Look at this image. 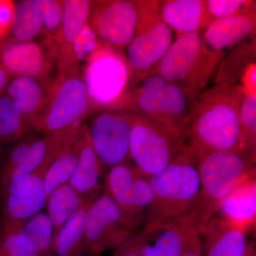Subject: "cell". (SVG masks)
Listing matches in <instances>:
<instances>
[{"mask_svg":"<svg viewBox=\"0 0 256 256\" xmlns=\"http://www.w3.org/2000/svg\"><path fill=\"white\" fill-rule=\"evenodd\" d=\"M244 92L242 84H217L198 96L188 134L195 160L217 152L242 151L239 114Z\"/></svg>","mask_w":256,"mask_h":256,"instance_id":"obj_1","label":"cell"},{"mask_svg":"<svg viewBox=\"0 0 256 256\" xmlns=\"http://www.w3.org/2000/svg\"><path fill=\"white\" fill-rule=\"evenodd\" d=\"M150 182L153 198L142 232L150 233L188 222L200 188L196 160L188 148L166 169L150 176Z\"/></svg>","mask_w":256,"mask_h":256,"instance_id":"obj_2","label":"cell"},{"mask_svg":"<svg viewBox=\"0 0 256 256\" xmlns=\"http://www.w3.org/2000/svg\"><path fill=\"white\" fill-rule=\"evenodd\" d=\"M255 162L242 151L217 152L197 158L200 188L188 222L201 233L226 197L255 175Z\"/></svg>","mask_w":256,"mask_h":256,"instance_id":"obj_3","label":"cell"},{"mask_svg":"<svg viewBox=\"0 0 256 256\" xmlns=\"http://www.w3.org/2000/svg\"><path fill=\"white\" fill-rule=\"evenodd\" d=\"M224 55L207 50L202 32L186 34L173 41L148 74H156L200 94Z\"/></svg>","mask_w":256,"mask_h":256,"instance_id":"obj_4","label":"cell"},{"mask_svg":"<svg viewBox=\"0 0 256 256\" xmlns=\"http://www.w3.org/2000/svg\"><path fill=\"white\" fill-rule=\"evenodd\" d=\"M136 2L137 26L126 56L130 70V90L164 56L174 38V32L162 18L159 1L136 0Z\"/></svg>","mask_w":256,"mask_h":256,"instance_id":"obj_5","label":"cell"},{"mask_svg":"<svg viewBox=\"0 0 256 256\" xmlns=\"http://www.w3.org/2000/svg\"><path fill=\"white\" fill-rule=\"evenodd\" d=\"M47 88L46 105L36 130L48 134L78 130L94 112L80 69L58 73Z\"/></svg>","mask_w":256,"mask_h":256,"instance_id":"obj_6","label":"cell"},{"mask_svg":"<svg viewBox=\"0 0 256 256\" xmlns=\"http://www.w3.org/2000/svg\"><path fill=\"white\" fill-rule=\"evenodd\" d=\"M82 76L94 111L117 110L130 90L126 56L100 43L88 56Z\"/></svg>","mask_w":256,"mask_h":256,"instance_id":"obj_7","label":"cell"},{"mask_svg":"<svg viewBox=\"0 0 256 256\" xmlns=\"http://www.w3.org/2000/svg\"><path fill=\"white\" fill-rule=\"evenodd\" d=\"M188 150L186 140L141 114L131 112L130 161L146 176L161 172Z\"/></svg>","mask_w":256,"mask_h":256,"instance_id":"obj_8","label":"cell"},{"mask_svg":"<svg viewBox=\"0 0 256 256\" xmlns=\"http://www.w3.org/2000/svg\"><path fill=\"white\" fill-rule=\"evenodd\" d=\"M44 178L30 174L18 176L0 190V236L18 234L25 224L46 206Z\"/></svg>","mask_w":256,"mask_h":256,"instance_id":"obj_9","label":"cell"},{"mask_svg":"<svg viewBox=\"0 0 256 256\" xmlns=\"http://www.w3.org/2000/svg\"><path fill=\"white\" fill-rule=\"evenodd\" d=\"M106 192L122 212L128 226L134 232L144 224L153 198L150 178L131 162L111 168L105 176Z\"/></svg>","mask_w":256,"mask_h":256,"instance_id":"obj_10","label":"cell"},{"mask_svg":"<svg viewBox=\"0 0 256 256\" xmlns=\"http://www.w3.org/2000/svg\"><path fill=\"white\" fill-rule=\"evenodd\" d=\"M89 138L104 175L114 166L130 161L131 112L96 111L87 124Z\"/></svg>","mask_w":256,"mask_h":256,"instance_id":"obj_11","label":"cell"},{"mask_svg":"<svg viewBox=\"0 0 256 256\" xmlns=\"http://www.w3.org/2000/svg\"><path fill=\"white\" fill-rule=\"evenodd\" d=\"M134 234L118 206L106 192L89 205L86 216L87 256H98L116 249Z\"/></svg>","mask_w":256,"mask_h":256,"instance_id":"obj_12","label":"cell"},{"mask_svg":"<svg viewBox=\"0 0 256 256\" xmlns=\"http://www.w3.org/2000/svg\"><path fill=\"white\" fill-rule=\"evenodd\" d=\"M138 22L136 0L92 1L88 25L99 43L122 52L132 41Z\"/></svg>","mask_w":256,"mask_h":256,"instance_id":"obj_13","label":"cell"},{"mask_svg":"<svg viewBox=\"0 0 256 256\" xmlns=\"http://www.w3.org/2000/svg\"><path fill=\"white\" fill-rule=\"evenodd\" d=\"M54 64V52L45 40L20 42L10 36L0 44V66L11 78L30 77L48 85Z\"/></svg>","mask_w":256,"mask_h":256,"instance_id":"obj_14","label":"cell"},{"mask_svg":"<svg viewBox=\"0 0 256 256\" xmlns=\"http://www.w3.org/2000/svg\"><path fill=\"white\" fill-rule=\"evenodd\" d=\"M92 3L89 0L64 1V16L60 30L52 40L45 38L54 50L58 73L80 69L76 46L88 24Z\"/></svg>","mask_w":256,"mask_h":256,"instance_id":"obj_15","label":"cell"},{"mask_svg":"<svg viewBox=\"0 0 256 256\" xmlns=\"http://www.w3.org/2000/svg\"><path fill=\"white\" fill-rule=\"evenodd\" d=\"M256 5L229 18L216 20L202 32V40L207 50L223 54L255 34Z\"/></svg>","mask_w":256,"mask_h":256,"instance_id":"obj_16","label":"cell"},{"mask_svg":"<svg viewBox=\"0 0 256 256\" xmlns=\"http://www.w3.org/2000/svg\"><path fill=\"white\" fill-rule=\"evenodd\" d=\"M138 234L142 256H183L201 238L198 229L188 222L150 233Z\"/></svg>","mask_w":256,"mask_h":256,"instance_id":"obj_17","label":"cell"},{"mask_svg":"<svg viewBox=\"0 0 256 256\" xmlns=\"http://www.w3.org/2000/svg\"><path fill=\"white\" fill-rule=\"evenodd\" d=\"M79 146L78 163L69 184L86 202L92 203L101 194L104 178L100 161L90 143L86 124H82L77 134Z\"/></svg>","mask_w":256,"mask_h":256,"instance_id":"obj_18","label":"cell"},{"mask_svg":"<svg viewBox=\"0 0 256 256\" xmlns=\"http://www.w3.org/2000/svg\"><path fill=\"white\" fill-rule=\"evenodd\" d=\"M78 129L48 133L38 138L32 144L23 162L13 172L6 184L18 176L30 174H38L44 178L47 170L56 158L74 142Z\"/></svg>","mask_w":256,"mask_h":256,"instance_id":"obj_19","label":"cell"},{"mask_svg":"<svg viewBox=\"0 0 256 256\" xmlns=\"http://www.w3.org/2000/svg\"><path fill=\"white\" fill-rule=\"evenodd\" d=\"M246 230L220 217L214 216L202 230V254L205 256H246Z\"/></svg>","mask_w":256,"mask_h":256,"instance_id":"obj_20","label":"cell"},{"mask_svg":"<svg viewBox=\"0 0 256 256\" xmlns=\"http://www.w3.org/2000/svg\"><path fill=\"white\" fill-rule=\"evenodd\" d=\"M159 10L162 18L176 38L206 28L205 0H161Z\"/></svg>","mask_w":256,"mask_h":256,"instance_id":"obj_21","label":"cell"},{"mask_svg":"<svg viewBox=\"0 0 256 256\" xmlns=\"http://www.w3.org/2000/svg\"><path fill=\"white\" fill-rule=\"evenodd\" d=\"M5 94L16 102L35 129L46 107L47 85L30 77H16L10 80Z\"/></svg>","mask_w":256,"mask_h":256,"instance_id":"obj_22","label":"cell"},{"mask_svg":"<svg viewBox=\"0 0 256 256\" xmlns=\"http://www.w3.org/2000/svg\"><path fill=\"white\" fill-rule=\"evenodd\" d=\"M256 188L255 175L242 182L224 200L218 210L220 218L245 230L252 225L256 218Z\"/></svg>","mask_w":256,"mask_h":256,"instance_id":"obj_23","label":"cell"},{"mask_svg":"<svg viewBox=\"0 0 256 256\" xmlns=\"http://www.w3.org/2000/svg\"><path fill=\"white\" fill-rule=\"evenodd\" d=\"M90 204H86L60 229L54 238V256H87L86 216Z\"/></svg>","mask_w":256,"mask_h":256,"instance_id":"obj_24","label":"cell"},{"mask_svg":"<svg viewBox=\"0 0 256 256\" xmlns=\"http://www.w3.org/2000/svg\"><path fill=\"white\" fill-rule=\"evenodd\" d=\"M88 203L68 183L50 194L47 198L46 214L53 226L54 238L62 226Z\"/></svg>","mask_w":256,"mask_h":256,"instance_id":"obj_25","label":"cell"},{"mask_svg":"<svg viewBox=\"0 0 256 256\" xmlns=\"http://www.w3.org/2000/svg\"><path fill=\"white\" fill-rule=\"evenodd\" d=\"M256 66V40L242 45L220 64L216 84H240L250 69Z\"/></svg>","mask_w":256,"mask_h":256,"instance_id":"obj_26","label":"cell"},{"mask_svg":"<svg viewBox=\"0 0 256 256\" xmlns=\"http://www.w3.org/2000/svg\"><path fill=\"white\" fill-rule=\"evenodd\" d=\"M43 32V16L38 1L15 2L14 20L10 36L20 42L34 41Z\"/></svg>","mask_w":256,"mask_h":256,"instance_id":"obj_27","label":"cell"},{"mask_svg":"<svg viewBox=\"0 0 256 256\" xmlns=\"http://www.w3.org/2000/svg\"><path fill=\"white\" fill-rule=\"evenodd\" d=\"M33 128L12 99L0 96V146L16 142Z\"/></svg>","mask_w":256,"mask_h":256,"instance_id":"obj_28","label":"cell"},{"mask_svg":"<svg viewBox=\"0 0 256 256\" xmlns=\"http://www.w3.org/2000/svg\"><path fill=\"white\" fill-rule=\"evenodd\" d=\"M78 154L79 146L76 136L74 142L56 158L47 170L44 176L47 196H50L62 185L68 183L76 168Z\"/></svg>","mask_w":256,"mask_h":256,"instance_id":"obj_29","label":"cell"},{"mask_svg":"<svg viewBox=\"0 0 256 256\" xmlns=\"http://www.w3.org/2000/svg\"><path fill=\"white\" fill-rule=\"evenodd\" d=\"M28 239L37 256H54V228L48 215L38 214L20 230Z\"/></svg>","mask_w":256,"mask_h":256,"instance_id":"obj_30","label":"cell"},{"mask_svg":"<svg viewBox=\"0 0 256 256\" xmlns=\"http://www.w3.org/2000/svg\"><path fill=\"white\" fill-rule=\"evenodd\" d=\"M256 92L245 88L240 108V150L256 162Z\"/></svg>","mask_w":256,"mask_h":256,"instance_id":"obj_31","label":"cell"},{"mask_svg":"<svg viewBox=\"0 0 256 256\" xmlns=\"http://www.w3.org/2000/svg\"><path fill=\"white\" fill-rule=\"evenodd\" d=\"M40 136L31 132L14 143L0 162V190L8 183L10 176L23 162L32 144Z\"/></svg>","mask_w":256,"mask_h":256,"instance_id":"obj_32","label":"cell"},{"mask_svg":"<svg viewBox=\"0 0 256 256\" xmlns=\"http://www.w3.org/2000/svg\"><path fill=\"white\" fill-rule=\"evenodd\" d=\"M206 28L216 20L238 14L256 5L252 0H205Z\"/></svg>","mask_w":256,"mask_h":256,"instance_id":"obj_33","label":"cell"},{"mask_svg":"<svg viewBox=\"0 0 256 256\" xmlns=\"http://www.w3.org/2000/svg\"><path fill=\"white\" fill-rule=\"evenodd\" d=\"M44 20L45 38L52 40L60 30L64 16V1L37 0Z\"/></svg>","mask_w":256,"mask_h":256,"instance_id":"obj_34","label":"cell"},{"mask_svg":"<svg viewBox=\"0 0 256 256\" xmlns=\"http://www.w3.org/2000/svg\"><path fill=\"white\" fill-rule=\"evenodd\" d=\"M0 256H37L22 234L0 236Z\"/></svg>","mask_w":256,"mask_h":256,"instance_id":"obj_35","label":"cell"},{"mask_svg":"<svg viewBox=\"0 0 256 256\" xmlns=\"http://www.w3.org/2000/svg\"><path fill=\"white\" fill-rule=\"evenodd\" d=\"M14 14L15 2L0 0V44L11 35Z\"/></svg>","mask_w":256,"mask_h":256,"instance_id":"obj_36","label":"cell"},{"mask_svg":"<svg viewBox=\"0 0 256 256\" xmlns=\"http://www.w3.org/2000/svg\"><path fill=\"white\" fill-rule=\"evenodd\" d=\"M114 256H142L140 250L139 234H136L116 249Z\"/></svg>","mask_w":256,"mask_h":256,"instance_id":"obj_37","label":"cell"},{"mask_svg":"<svg viewBox=\"0 0 256 256\" xmlns=\"http://www.w3.org/2000/svg\"><path fill=\"white\" fill-rule=\"evenodd\" d=\"M11 79L4 69L0 66V96L4 95Z\"/></svg>","mask_w":256,"mask_h":256,"instance_id":"obj_38","label":"cell"},{"mask_svg":"<svg viewBox=\"0 0 256 256\" xmlns=\"http://www.w3.org/2000/svg\"><path fill=\"white\" fill-rule=\"evenodd\" d=\"M183 256H203L202 254V238L195 242Z\"/></svg>","mask_w":256,"mask_h":256,"instance_id":"obj_39","label":"cell"},{"mask_svg":"<svg viewBox=\"0 0 256 256\" xmlns=\"http://www.w3.org/2000/svg\"><path fill=\"white\" fill-rule=\"evenodd\" d=\"M246 256H256L255 252H254V248H252V245L248 246Z\"/></svg>","mask_w":256,"mask_h":256,"instance_id":"obj_40","label":"cell"}]
</instances>
